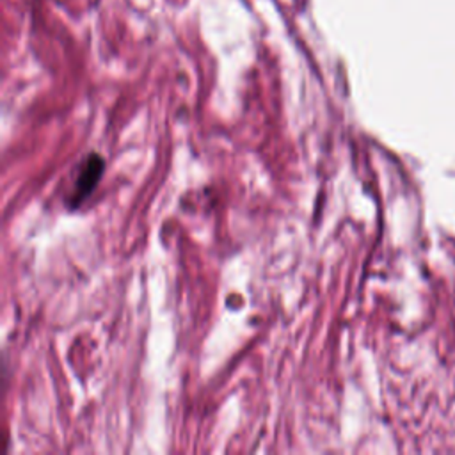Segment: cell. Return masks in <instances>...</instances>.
I'll return each instance as SVG.
<instances>
[{"instance_id":"obj_1","label":"cell","mask_w":455,"mask_h":455,"mask_svg":"<svg viewBox=\"0 0 455 455\" xmlns=\"http://www.w3.org/2000/svg\"><path fill=\"white\" fill-rule=\"evenodd\" d=\"M103 172V160L100 155H91L84 160L80 172L76 174L73 192L69 194V206L76 208L96 187Z\"/></svg>"}]
</instances>
